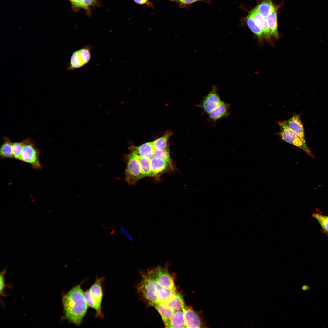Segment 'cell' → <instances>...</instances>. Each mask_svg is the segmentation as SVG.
I'll return each instance as SVG.
<instances>
[{
  "label": "cell",
  "mask_w": 328,
  "mask_h": 328,
  "mask_svg": "<svg viewBox=\"0 0 328 328\" xmlns=\"http://www.w3.org/2000/svg\"><path fill=\"white\" fill-rule=\"evenodd\" d=\"M82 283L73 288L62 298L65 319L76 326L82 323L89 306L81 288Z\"/></svg>",
  "instance_id": "6da1fadb"
},
{
  "label": "cell",
  "mask_w": 328,
  "mask_h": 328,
  "mask_svg": "<svg viewBox=\"0 0 328 328\" xmlns=\"http://www.w3.org/2000/svg\"><path fill=\"white\" fill-rule=\"evenodd\" d=\"M161 287L150 270L143 275L138 289L149 304L153 306L159 302L157 293Z\"/></svg>",
  "instance_id": "7a4b0ae2"
},
{
  "label": "cell",
  "mask_w": 328,
  "mask_h": 328,
  "mask_svg": "<svg viewBox=\"0 0 328 328\" xmlns=\"http://www.w3.org/2000/svg\"><path fill=\"white\" fill-rule=\"evenodd\" d=\"M126 165L125 170V180L129 185L135 184L144 177L141 170L138 156L131 152L125 155Z\"/></svg>",
  "instance_id": "3957f363"
},
{
  "label": "cell",
  "mask_w": 328,
  "mask_h": 328,
  "mask_svg": "<svg viewBox=\"0 0 328 328\" xmlns=\"http://www.w3.org/2000/svg\"><path fill=\"white\" fill-rule=\"evenodd\" d=\"M40 152L35 147V143L29 138L24 140L22 152V161L30 164L35 169L42 168L39 160Z\"/></svg>",
  "instance_id": "277c9868"
},
{
  "label": "cell",
  "mask_w": 328,
  "mask_h": 328,
  "mask_svg": "<svg viewBox=\"0 0 328 328\" xmlns=\"http://www.w3.org/2000/svg\"><path fill=\"white\" fill-rule=\"evenodd\" d=\"M280 130L279 134L282 139L287 143L297 146L311 155L310 151L306 143L303 142L297 135L291 130L286 124L285 121L278 122Z\"/></svg>",
  "instance_id": "5b68a950"
},
{
  "label": "cell",
  "mask_w": 328,
  "mask_h": 328,
  "mask_svg": "<svg viewBox=\"0 0 328 328\" xmlns=\"http://www.w3.org/2000/svg\"><path fill=\"white\" fill-rule=\"evenodd\" d=\"M91 50L90 46H87L74 51L71 56L67 70H73L88 63L91 58Z\"/></svg>",
  "instance_id": "8992f818"
},
{
  "label": "cell",
  "mask_w": 328,
  "mask_h": 328,
  "mask_svg": "<svg viewBox=\"0 0 328 328\" xmlns=\"http://www.w3.org/2000/svg\"><path fill=\"white\" fill-rule=\"evenodd\" d=\"M222 101L220 96L217 87L212 86L211 90L204 97L197 106L201 108L203 112L208 114L217 107Z\"/></svg>",
  "instance_id": "52a82bcc"
},
{
  "label": "cell",
  "mask_w": 328,
  "mask_h": 328,
  "mask_svg": "<svg viewBox=\"0 0 328 328\" xmlns=\"http://www.w3.org/2000/svg\"><path fill=\"white\" fill-rule=\"evenodd\" d=\"M104 280V277L97 278L94 283L89 289L91 294L94 299L96 306L95 316L96 318L103 319L104 316L101 309V304L102 300L103 292L102 283Z\"/></svg>",
  "instance_id": "ba28073f"
},
{
  "label": "cell",
  "mask_w": 328,
  "mask_h": 328,
  "mask_svg": "<svg viewBox=\"0 0 328 328\" xmlns=\"http://www.w3.org/2000/svg\"><path fill=\"white\" fill-rule=\"evenodd\" d=\"M151 270L161 286L176 289L173 277L169 273L167 267L158 266Z\"/></svg>",
  "instance_id": "9c48e42d"
},
{
  "label": "cell",
  "mask_w": 328,
  "mask_h": 328,
  "mask_svg": "<svg viewBox=\"0 0 328 328\" xmlns=\"http://www.w3.org/2000/svg\"><path fill=\"white\" fill-rule=\"evenodd\" d=\"M230 106L229 104L222 101L217 107L207 114V121L214 125L219 120L228 117L230 114Z\"/></svg>",
  "instance_id": "30bf717a"
},
{
  "label": "cell",
  "mask_w": 328,
  "mask_h": 328,
  "mask_svg": "<svg viewBox=\"0 0 328 328\" xmlns=\"http://www.w3.org/2000/svg\"><path fill=\"white\" fill-rule=\"evenodd\" d=\"M152 177L158 176L169 170H173V166L166 161L152 157L150 159Z\"/></svg>",
  "instance_id": "8fae6325"
},
{
  "label": "cell",
  "mask_w": 328,
  "mask_h": 328,
  "mask_svg": "<svg viewBox=\"0 0 328 328\" xmlns=\"http://www.w3.org/2000/svg\"><path fill=\"white\" fill-rule=\"evenodd\" d=\"M249 14L253 18L256 23L263 31L265 39L271 43L272 35L266 18L261 15L255 8L250 11Z\"/></svg>",
  "instance_id": "7c38bea8"
},
{
  "label": "cell",
  "mask_w": 328,
  "mask_h": 328,
  "mask_svg": "<svg viewBox=\"0 0 328 328\" xmlns=\"http://www.w3.org/2000/svg\"><path fill=\"white\" fill-rule=\"evenodd\" d=\"M186 328H201L203 325L197 313L193 309L185 306L182 309Z\"/></svg>",
  "instance_id": "4fadbf2b"
},
{
  "label": "cell",
  "mask_w": 328,
  "mask_h": 328,
  "mask_svg": "<svg viewBox=\"0 0 328 328\" xmlns=\"http://www.w3.org/2000/svg\"><path fill=\"white\" fill-rule=\"evenodd\" d=\"M285 121L289 128L294 132L303 142L306 143L303 126L299 115V114L296 115Z\"/></svg>",
  "instance_id": "5bb4252c"
},
{
  "label": "cell",
  "mask_w": 328,
  "mask_h": 328,
  "mask_svg": "<svg viewBox=\"0 0 328 328\" xmlns=\"http://www.w3.org/2000/svg\"><path fill=\"white\" fill-rule=\"evenodd\" d=\"M153 306L160 314L165 327L169 328L171 319L174 315L176 310L160 302H158Z\"/></svg>",
  "instance_id": "9a60e30c"
},
{
  "label": "cell",
  "mask_w": 328,
  "mask_h": 328,
  "mask_svg": "<svg viewBox=\"0 0 328 328\" xmlns=\"http://www.w3.org/2000/svg\"><path fill=\"white\" fill-rule=\"evenodd\" d=\"M129 149L138 156L145 157L150 159L153 156L155 149L152 142H147L139 146L131 145Z\"/></svg>",
  "instance_id": "2e32d148"
},
{
  "label": "cell",
  "mask_w": 328,
  "mask_h": 328,
  "mask_svg": "<svg viewBox=\"0 0 328 328\" xmlns=\"http://www.w3.org/2000/svg\"><path fill=\"white\" fill-rule=\"evenodd\" d=\"M277 11V7L276 6L266 18L271 35L276 39H278L279 37L278 31Z\"/></svg>",
  "instance_id": "e0dca14e"
},
{
  "label": "cell",
  "mask_w": 328,
  "mask_h": 328,
  "mask_svg": "<svg viewBox=\"0 0 328 328\" xmlns=\"http://www.w3.org/2000/svg\"><path fill=\"white\" fill-rule=\"evenodd\" d=\"M163 303L175 310H182L185 306L182 296L176 292L170 299Z\"/></svg>",
  "instance_id": "ac0fdd59"
},
{
  "label": "cell",
  "mask_w": 328,
  "mask_h": 328,
  "mask_svg": "<svg viewBox=\"0 0 328 328\" xmlns=\"http://www.w3.org/2000/svg\"><path fill=\"white\" fill-rule=\"evenodd\" d=\"M246 23L251 31L261 41L265 38L263 31L257 24L253 18L248 14L245 18Z\"/></svg>",
  "instance_id": "d6986e66"
},
{
  "label": "cell",
  "mask_w": 328,
  "mask_h": 328,
  "mask_svg": "<svg viewBox=\"0 0 328 328\" xmlns=\"http://www.w3.org/2000/svg\"><path fill=\"white\" fill-rule=\"evenodd\" d=\"M275 7L272 0H262L255 8L261 15L266 18Z\"/></svg>",
  "instance_id": "ffe728a7"
},
{
  "label": "cell",
  "mask_w": 328,
  "mask_h": 328,
  "mask_svg": "<svg viewBox=\"0 0 328 328\" xmlns=\"http://www.w3.org/2000/svg\"><path fill=\"white\" fill-rule=\"evenodd\" d=\"M3 142L0 148V156L2 159L14 158L12 153L13 143L8 137H4Z\"/></svg>",
  "instance_id": "44dd1931"
},
{
  "label": "cell",
  "mask_w": 328,
  "mask_h": 328,
  "mask_svg": "<svg viewBox=\"0 0 328 328\" xmlns=\"http://www.w3.org/2000/svg\"><path fill=\"white\" fill-rule=\"evenodd\" d=\"M169 328H186L184 313L182 310H176L172 318Z\"/></svg>",
  "instance_id": "7402d4cb"
},
{
  "label": "cell",
  "mask_w": 328,
  "mask_h": 328,
  "mask_svg": "<svg viewBox=\"0 0 328 328\" xmlns=\"http://www.w3.org/2000/svg\"><path fill=\"white\" fill-rule=\"evenodd\" d=\"M176 292V289L162 287L158 291L159 302L164 303L170 299Z\"/></svg>",
  "instance_id": "603a6c76"
},
{
  "label": "cell",
  "mask_w": 328,
  "mask_h": 328,
  "mask_svg": "<svg viewBox=\"0 0 328 328\" xmlns=\"http://www.w3.org/2000/svg\"><path fill=\"white\" fill-rule=\"evenodd\" d=\"M138 157L140 167L144 177H152L150 159L142 156Z\"/></svg>",
  "instance_id": "cb8c5ba5"
},
{
  "label": "cell",
  "mask_w": 328,
  "mask_h": 328,
  "mask_svg": "<svg viewBox=\"0 0 328 328\" xmlns=\"http://www.w3.org/2000/svg\"><path fill=\"white\" fill-rule=\"evenodd\" d=\"M172 134L170 132H167L163 136L152 141L155 149H163L168 148V140Z\"/></svg>",
  "instance_id": "d4e9b609"
},
{
  "label": "cell",
  "mask_w": 328,
  "mask_h": 328,
  "mask_svg": "<svg viewBox=\"0 0 328 328\" xmlns=\"http://www.w3.org/2000/svg\"><path fill=\"white\" fill-rule=\"evenodd\" d=\"M152 157L164 160L173 166L169 151L168 148L163 149H155Z\"/></svg>",
  "instance_id": "484cf974"
},
{
  "label": "cell",
  "mask_w": 328,
  "mask_h": 328,
  "mask_svg": "<svg viewBox=\"0 0 328 328\" xmlns=\"http://www.w3.org/2000/svg\"><path fill=\"white\" fill-rule=\"evenodd\" d=\"M312 216L318 222L323 232L328 235V216L315 213L313 214Z\"/></svg>",
  "instance_id": "4316f807"
},
{
  "label": "cell",
  "mask_w": 328,
  "mask_h": 328,
  "mask_svg": "<svg viewBox=\"0 0 328 328\" xmlns=\"http://www.w3.org/2000/svg\"><path fill=\"white\" fill-rule=\"evenodd\" d=\"M24 141L13 143L12 153L14 158L22 161L21 154Z\"/></svg>",
  "instance_id": "83f0119b"
},
{
  "label": "cell",
  "mask_w": 328,
  "mask_h": 328,
  "mask_svg": "<svg viewBox=\"0 0 328 328\" xmlns=\"http://www.w3.org/2000/svg\"><path fill=\"white\" fill-rule=\"evenodd\" d=\"M84 295L86 301L88 306L96 311V303L89 289L86 290L84 292Z\"/></svg>",
  "instance_id": "f1b7e54d"
},
{
  "label": "cell",
  "mask_w": 328,
  "mask_h": 328,
  "mask_svg": "<svg viewBox=\"0 0 328 328\" xmlns=\"http://www.w3.org/2000/svg\"><path fill=\"white\" fill-rule=\"evenodd\" d=\"M96 0H82L80 8H84L88 10V8L95 4Z\"/></svg>",
  "instance_id": "f546056e"
},
{
  "label": "cell",
  "mask_w": 328,
  "mask_h": 328,
  "mask_svg": "<svg viewBox=\"0 0 328 328\" xmlns=\"http://www.w3.org/2000/svg\"><path fill=\"white\" fill-rule=\"evenodd\" d=\"M200 1H203L207 2L209 0H181L178 3L180 5V6L183 7L190 5L196 2Z\"/></svg>",
  "instance_id": "4dcf8cb0"
},
{
  "label": "cell",
  "mask_w": 328,
  "mask_h": 328,
  "mask_svg": "<svg viewBox=\"0 0 328 328\" xmlns=\"http://www.w3.org/2000/svg\"><path fill=\"white\" fill-rule=\"evenodd\" d=\"M5 272V270H4L1 272L0 274V292L1 295L3 294V290L5 286L4 277Z\"/></svg>",
  "instance_id": "1f68e13d"
},
{
  "label": "cell",
  "mask_w": 328,
  "mask_h": 328,
  "mask_svg": "<svg viewBox=\"0 0 328 328\" xmlns=\"http://www.w3.org/2000/svg\"><path fill=\"white\" fill-rule=\"evenodd\" d=\"M136 3L140 4H146L149 7H153V4L148 0H133Z\"/></svg>",
  "instance_id": "d6a6232c"
},
{
  "label": "cell",
  "mask_w": 328,
  "mask_h": 328,
  "mask_svg": "<svg viewBox=\"0 0 328 328\" xmlns=\"http://www.w3.org/2000/svg\"><path fill=\"white\" fill-rule=\"evenodd\" d=\"M73 5L76 8H80L82 0H69Z\"/></svg>",
  "instance_id": "836d02e7"
},
{
  "label": "cell",
  "mask_w": 328,
  "mask_h": 328,
  "mask_svg": "<svg viewBox=\"0 0 328 328\" xmlns=\"http://www.w3.org/2000/svg\"><path fill=\"white\" fill-rule=\"evenodd\" d=\"M170 0V1H174V2H178H178H179V1H180L181 0Z\"/></svg>",
  "instance_id": "e575fe53"
}]
</instances>
